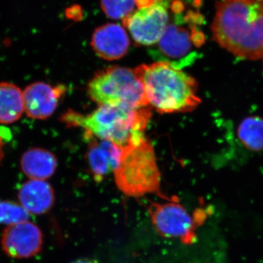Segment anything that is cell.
I'll list each match as a JSON object with an SVG mask.
<instances>
[{
    "label": "cell",
    "mask_w": 263,
    "mask_h": 263,
    "mask_svg": "<svg viewBox=\"0 0 263 263\" xmlns=\"http://www.w3.org/2000/svg\"><path fill=\"white\" fill-rule=\"evenodd\" d=\"M129 38L122 26L108 24L95 29L91 37V46L100 58L107 61L120 60L127 54Z\"/></svg>",
    "instance_id": "8fae6325"
},
{
    "label": "cell",
    "mask_w": 263,
    "mask_h": 263,
    "mask_svg": "<svg viewBox=\"0 0 263 263\" xmlns=\"http://www.w3.org/2000/svg\"><path fill=\"white\" fill-rule=\"evenodd\" d=\"M24 112V95L16 85L0 83V124H13Z\"/></svg>",
    "instance_id": "9a60e30c"
},
{
    "label": "cell",
    "mask_w": 263,
    "mask_h": 263,
    "mask_svg": "<svg viewBox=\"0 0 263 263\" xmlns=\"http://www.w3.org/2000/svg\"><path fill=\"white\" fill-rule=\"evenodd\" d=\"M67 91L65 85L34 82L24 90V112L27 117L37 120L51 117Z\"/></svg>",
    "instance_id": "30bf717a"
},
{
    "label": "cell",
    "mask_w": 263,
    "mask_h": 263,
    "mask_svg": "<svg viewBox=\"0 0 263 263\" xmlns=\"http://www.w3.org/2000/svg\"><path fill=\"white\" fill-rule=\"evenodd\" d=\"M71 263H100L98 260L95 259L91 258H81L79 259H76V260L73 261Z\"/></svg>",
    "instance_id": "44dd1931"
},
{
    "label": "cell",
    "mask_w": 263,
    "mask_h": 263,
    "mask_svg": "<svg viewBox=\"0 0 263 263\" xmlns=\"http://www.w3.org/2000/svg\"><path fill=\"white\" fill-rule=\"evenodd\" d=\"M102 9L109 18L124 19L133 13L135 0H101Z\"/></svg>",
    "instance_id": "ac0fdd59"
},
{
    "label": "cell",
    "mask_w": 263,
    "mask_h": 263,
    "mask_svg": "<svg viewBox=\"0 0 263 263\" xmlns=\"http://www.w3.org/2000/svg\"><path fill=\"white\" fill-rule=\"evenodd\" d=\"M29 214L20 203L0 200V224L8 227L28 221Z\"/></svg>",
    "instance_id": "e0dca14e"
},
{
    "label": "cell",
    "mask_w": 263,
    "mask_h": 263,
    "mask_svg": "<svg viewBox=\"0 0 263 263\" xmlns=\"http://www.w3.org/2000/svg\"><path fill=\"white\" fill-rule=\"evenodd\" d=\"M66 15L67 18L72 20L79 21L83 18L82 9L79 5H73L66 10Z\"/></svg>",
    "instance_id": "d6986e66"
},
{
    "label": "cell",
    "mask_w": 263,
    "mask_h": 263,
    "mask_svg": "<svg viewBox=\"0 0 263 263\" xmlns=\"http://www.w3.org/2000/svg\"><path fill=\"white\" fill-rule=\"evenodd\" d=\"M152 111L151 106L135 110L115 105H100L88 114L69 110L62 115V121L67 127L82 128L86 134L124 148L144 138Z\"/></svg>",
    "instance_id": "7a4b0ae2"
},
{
    "label": "cell",
    "mask_w": 263,
    "mask_h": 263,
    "mask_svg": "<svg viewBox=\"0 0 263 263\" xmlns=\"http://www.w3.org/2000/svg\"><path fill=\"white\" fill-rule=\"evenodd\" d=\"M135 2H136V6H138L140 9V8H144L151 6L153 4L155 0H135Z\"/></svg>",
    "instance_id": "ffe728a7"
},
{
    "label": "cell",
    "mask_w": 263,
    "mask_h": 263,
    "mask_svg": "<svg viewBox=\"0 0 263 263\" xmlns=\"http://www.w3.org/2000/svg\"><path fill=\"white\" fill-rule=\"evenodd\" d=\"M216 8L213 39L235 57L263 59V0H224Z\"/></svg>",
    "instance_id": "6da1fadb"
},
{
    "label": "cell",
    "mask_w": 263,
    "mask_h": 263,
    "mask_svg": "<svg viewBox=\"0 0 263 263\" xmlns=\"http://www.w3.org/2000/svg\"><path fill=\"white\" fill-rule=\"evenodd\" d=\"M195 32V29L190 30L178 24H168L150 53L157 62H167L181 70L195 60L196 52L194 48L198 47L194 38Z\"/></svg>",
    "instance_id": "52a82bcc"
},
{
    "label": "cell",
    "mask_w": 263,
    "mask_h": 263,
    "mask_svg": "<svg viewBox=\"0 0 263 263\" xmlns=\"http://www.w3.org/2000/svg\"><path fill=\"white\" fill-rule=\"evenodd\" d=\"M85 138L89 141L86 153L88 165L95 181L100 182L117 169L122 148L111 142L98 139L86 133Z\"/></svg>",
    "instance_id": "7c38bea8"
},
{
    "label": "cell",
    "mask_w": 263,
    "mask_h": 263,
    "mask_svg": "<svg viewBox=\"0 0 263 263\" xmlns=\"http://www.w3.org/2000/svg\"><path fill=\"white\" fill-rule=\"evenodd\" d=\"M169 15L164 0H155L147 8H140L123 19L133 40L142 46H155L167 25Z\"/></svg>",
    "instance_id": "ba28073f"
},
{
    "label": "cell",
    "mask_w": 263,
    "mask_h": 263,
    "mask_svg": "<svg viewBox=\"0 0 263 263\" xmlns=\"http://www.w3.org/2000/svg\"><path fill=\"white\" fill-rule=\"evenodd\" d=\"M240 141L254 152L263 149V119L248 117L240 123L238 131Z\"/></svg>",
    "instance_id": "2e32d148"
},
{
    "label": "cell",
    "mask_w": 263,
    "mask_h": 263,
    "mask_svg": "<svg viewBox=\"0 0 263 263\" xmlns=\"http://www.w3.org/2000/svg\"><path fill=\"white\" fill-rule=\"evenodd\" d=\"M134 70L150 106L159 113H187L201 103L196 80L167 62L141 65Z\"/></svg>",
    "instance_id": "3957f363"
},
{
    "label": "cell",
    "mask_w": 263,
    "mask_h": 263,
    "mask_svg": "<svg viewBox=\"0 0 263 263\" xmlns=\"http://www.w3.org/2000/svg\"><path fill=\"white\" fill-rule=\"evenodd\" d=\"M90 99L100 105H115L130 109L150 106L141 81L134 70L107 67L98 71L87 86Z\"/></svg>",
    "instance_id": "5b68a950"
},
{
    "label": "cell",
    "mask_w": 263,
    "mask_h": 263,
    "mask_svg": "<svg viewBox=\"0 0 263 263\" xmlns=\"http://www.w3.org/2000/svg\"><path fill=\"white\" fill-rule=\"evenodd\" d=\"M114 174L117 187L128 197L156 194L170 200L161 192V175L155 149L146 136L122 148L119 163Z\"/></svg>",
    "instance_id": "277c9868"
},
{
    "label": "cell",
    "mask_w": 263,
    "mask_h": 263,
    "mask_svg": "<svg viewBox=\"0 0 263 263\" xmlns=\"http://www.w3.org/2000/svg\"><path fill=\"white\" fill-rule=\"evenodd\" d=\"M43 245L42 232L29 220L7 227L1 237L2 248L12 258L34 257L41 252Z\"/></svg>",
    "instance_id": "9c48e42d"
},
{
    "label": "cell",
    "mask_w": 263,
    "mask_h": 263,
    "mask_svg": "<svg viewBox=\"0 0 263 263\" xmlns=\"http://www.w3.org/2000/svg\"><path fill=\"white\" fill-rule=\"evenodd\" d=\"M21 168L29 179L44 180L56 172L58 162L56 156L42 148L26 151L21 158Z\"/></svg>",
    "instance_id": "5bb4252c"
},
{
    "label": "cell",
    "mask_w": 263,
    "mask_h": 263,
    "mask_svg": "<svg viewBox=\"0 0 263 263\" xmlns=\"http://www.w3.org/2000/svg\"><path fill=\"white\" fill-rule=\"evenodd\" d=\"M19 203L29 214L41 215L48 212L54 203V192L44 180L29 179L18 192Z\"/></svg>",
    "instance_id": "4fadbf2b"
},
{
    "label": "cell",
    "mask_w": 263,
    "mask_h": 263,
    "mask_svg": "<svg viewBox=\"0 0 263 263\" xmlns=\"http://www.w3.org/2000/svg\"><path fill=\"white\" fill-rule=\"evenodd\" d=\"M3 157H4V152H3V143L2 141L1 138H0V162L3 160Z\"/></svg>",
    "instance_id": "7402d4cb"
},
{
    "label": "cell",
    "mask_w": 263,
    "mask_h": 263,
    "mask_svg": "<svg viewBox=\"0 0 263 263\" xmlns=\"http://www.w3.org/2000/svg\"><path fill=\"white\" fill-rule=\"evenodd\" d=\"M148 212L154 228L161 236L177 238L185 245H193L196 240L197 221L178 199L163 203L151 202Z\"/></svg>",
    "instance_id": "8992f818"
}]
</instances>
